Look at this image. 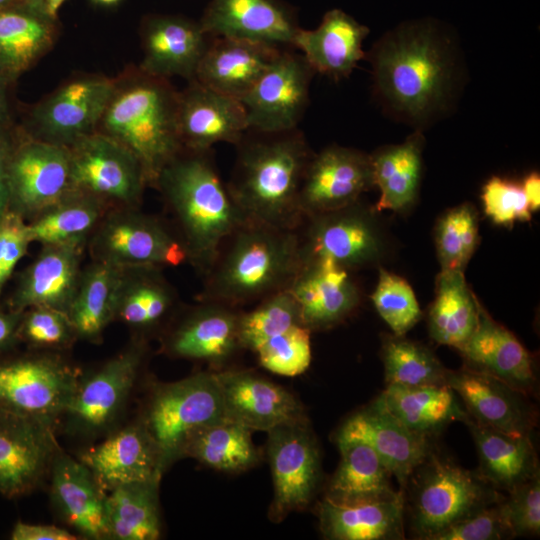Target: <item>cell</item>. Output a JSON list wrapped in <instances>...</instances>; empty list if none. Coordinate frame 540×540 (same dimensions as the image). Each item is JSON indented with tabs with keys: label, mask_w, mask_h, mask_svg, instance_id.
<instances>
[{
	"label": "cell",
	"mask_w": 540,
	"mask_h": 540,
	"mask_svg": "<svg viewBox=\"0 0 540 540\" xmlns=\"http://www.w3.org/2000/svg\"><path fill=\"white\" fill-rule=\"evenodd\" d=\"M376 400L406 428L431 438L451 422H464L468 416L448 384L386 385Z\"/></svg>",
	"instance_id": "36"
},
{
	"label": "cell",
	"mask_w": 540,
	"mask_h": 540,
	"mask_svg": "<svg viewBox=\"0 0 540 540\" xmlns=\"http://www.w3.org/2000/svg\"><path fill=\"white\" fill-rule=\"evenodd\" d=\"M365 58L384 112L415 130L447 114L463 84L458 44L434 20L402 23L375 42Z\"/></svg>",
	"instance_id": "1"
},
{
	"label": "cell",
	"mask_w": 540,
	"mask_h": 540,
	"mask_svg": "<svg viewBox=\"0 0 540 540\" xmlns=\"http://www.w3.org/2000/svg\"><path fill=\"white\" fill-rule=\"evenodd\" d=\"M99 215L98 197L73 189L29 224L32 241L43 245H83Z\"/></svg>",
	"instance_id": "43"
},
{
	"label": "cell",
	"mask_w": 540,
	"mask_h": 540,
	"mask_svg": "<svg viewBox=\"0 0 540 540\" xmlns=\"http://www.w3.org/2000/svg\"><path fill=\"white\" fill-rule=\"evenodd\" d=\"M225 419L215 373L201 372L160 387L151 399L144 426L157 448L162 471L182 455L194 432Z\"/></svg>",
	"instance_id": "7"
},
{
	"label": "cell",
	"mask_w": 540,
	"mask_h": 540,
	"mask_svg": "<svg viewBox=\"0 0 540 540\" xmlns=\"http://www.w3.org/2000/svg\"><path fill=\"white\" fill-rule=\"evenodd\" d=\"M9 81L0 76V134L11 130V107L9 99Z\"/></svg>",
	"instance_id": "58"
},
{
	"label": "cell",
	"mask_w": 540,
	"mask_h": 540,
	"mask_svg": "<svg viewBox=\"0 0 540 540\" xmlns=\"http://www.w3.org/2000/svg\"><path fill=\"white\" fill-rule=\"evenodd\" d=\"M251 432L246 426L227 418L194 432L186 441L182 455L220 471L247 470L258 461Z\"/></svg>",
	"instance_id": "42"
},
{
	"label": "cell",
	"mask_w": 540,
	"mask_h": 540,
	"mask_svg": "<svg viewBox=\"0 0 540 540\" xmlns=\"http://www.w3.org/2000/svg\"><path fill=\"white\" fill-rule=\"evenodd\" d=\"M159 268L136 267V274L126 277L117 309V314L126 323L138 327L154 326L174 306V291L158 271Z\"/></svg>",
	"instance_id": "45"
},
{
	"label": "cell",
	"mask_w": 540,
	"mask_h": 540,
	"mask_svg": "<svg viewBox=\"0 0 540 540\" xmlns=\"http://www.w3.org/2000/svg\"><path fill=\"white\" fill-rule=\"evenodd\" d=\"M341 460L330 480L326 497L335 501L386 498L396 495L391 486V473L366 443H337Z\"/></svg>",
	"instance_id": "40"
},
{
	"label": "cell",
	"mask_w": 540,
	"mask_h": 540,
	"mask_svg": "<svg viewBox=\"0 0 540 540\" xmlns=\"http://www.w3.org/2000/svg\"><path fill=\"white\" fill-rule=\"evenodd\" d=\"M479 311L480 302L468 287L464 271L440 270L428 312L430 337L458 350L476 330Z\"/></svg>",
	"instance_id": "38"
},
{
	"label": "cell",
	"mask_w": 540,
	"mask_h": 540,
	"mask_svg": "<svg viewBox=\"0 0 540 540\" xmlns=\"http://www.w3.org/2000/svg\"><path fill=\"white\" fill-rule=\"evenodd\" d=\"M301 265L298 230L246 221L220 245L200 301L236 308L287 289Z\"/></svg>",
	"instance_id": "4"
},
{
	"label": "cell",
	"mask_w": 540,
	"mask_h": 540,
	"mask_svg": "<svg viewBox=\"0 0 540 540\" xmlns=\"http://www.w3.org/2000/svg\"><path fill=\"white\" fill-rule=\"evenodd\" d=\"M315 71L301 53L284 48L241 99L248 126L261 131L298 128L309 104Z\"/></svg>",
	"instance_id": "12"
},
{
	"label": "cell",
	"mask_w": 540,
	"mask_h": 540,
	"mask_svg": "<svg viewBox=\"0 0 540 540\" xmlns=\"http://www.w3.org/2000/svg\"><path fill=\"white\" fill-rule=\"evenodd\" d=\"M335 440L336 443L361 441L368 444L402 491L413 471L434 451L431 437L406 428L377 400L351 415L337 431Z\"/></svg>",
	"instance_id": "16"
},
{
	"label": "cell",
	"mask_w": 540,
	"mask_h": 540,
	"mask_svg": "<svg viewBox=\"0 0 540 540\" xmlns=\"http://www.w3.org/2000/svg\"><path fill=\"white\" fill-rule=\"evenodd\" d=\"M407 485L412 530L423 540H430L474 510L503 498L478 472L434 451L413 471Z\"/></svg>",
	"instance_id": "6"
},
{
	"label": "cell",
	"mask_w": 540,
	"mask_h": 540,
	"mask_svg": "<svg viewBox=\"0 0 540 540\" xmlns=\"http://www.w3.org/2000/svg\"><path fill=\"white\" fill-rule=\"evenodd\" d=\"M210 39L199 21L176 15L150 16L142 26L140 68L153 76L192 81Z\"/></svg>",
	"instance_id": "25"
},
{
	"label": "cell",
	"mask_w": 540,
	"mask_h": 540,
	"mask_svg": "<svg viewBox=\"0 0 540 540\" xmlns=\"http://www.w3.org/2000/svg\"><path fill=\"white\" fill-rule=\"evenodd\" d=\"M372 211L357 201L306 217L298 229L301 262L327 259L348 271L377 262L384 243Z\"/></svg>",
	"instance_id": "9"
},
{
	"label": "cell",
	"mask_w": 540,
	"mask_h": 540,
	"mask_svg": "<svg viewBox=\"0 0 540 540\" xmlns=\"http://www.w3.org/2000/svg\"><path fill=\"white\" fill-rule=\"evenodd\" d=\"M479 458L478 473L498 491L510 492L539 474L530 434H512L480 424L467 416Z\"/></svg>",
	"instance_id": "34"
},
{
	"label": "cell",
	"mask_w": 540,
	"mask_h": 540,
	"mask_svg": "<svg viewBox=\"0 0 540 540\" xmlns=\"http://www.w3.org/2000/svg\"><path fill=\"white\" fill-rule=\"evenodd\" d=\"M210 37L293 48L300 29L293 8L281 0H211L199 20Z\"/></svg>",
	"instance_id": "19"
},
{
	"label": "cell",
	"mask_w": 540,
	"mask_h": 540,
	"mask_svg": "<svg viewBox=\"0 0 540 540\" xmlns=\"http://www.w3.org/2000/svg\"><path fill=\"white\" fill-rule=\"evenodd\" d=\"M82 246L44 245L38 257L22 273L8 301L9 310L24 312L33 307H49L68 314L81 279Z\"/></svg>",
	"instance_id": "27"
},
{
	"label": "cell",
	"mask_w": 540,
	"mask_h": 540,
	"mask_svg": "<svg viewBox=\"0 0 540 540\" xmlns=\"http://www.w3.org/2000/svg\"><path fill=\"white\" fill-rule=\"evenodd\" d=\"M178 98L179 92L168 79L141 68L133 70L116 80L97 130L129 149L153 185L163 167L183 148Z\"/></svg>",
	"instance_id": "5"
},
{
	"label": "cell",
	"mask_w": 540,
	"mask_h": 540,
	"mask_svg": "<svg viewBox=\"0 0 540 540\" xmlns=\"http://www.w3.org/2000/svg\"><path fill=\"white\" fill-rule=\"evenodd\" d=\"M531 211L540 207V176L537 172L528 174L521 183Z\"/></svg>",
	"instance_id": "59"
},
{
	"label": "cell",
	"mask_w": 540,
	"mask_h": 540,
	"mask_svg": "<svg viewBox=\"0 0 540 540\" xmlns=\"http://www.w3.org/2000/svg\"><path fill=\"white\" fill-rule=\"evenodd\" d=\"M381 353L386 385L416 387L447 384L449 370L429 348L404 335H386Z\"/></svg>",
	"instance_id": "44"
},
{
	"label": "cell",
	"mask_w": 540,
	"mask_h": 540,
	"mask_svg": "<svg viewBox=\"0 0 540 540\" xmlns=\"http://www.w3.org/2000/svg\"><path fill=\"white\" fill-rule=\"evenodd\" d=\"M422 132L415 130L402 143L370 154L374 186L380 192L373 211H402L414 203L422 176Z\"/></svg>",
	"instance_id": "37"
},
{
	"label": "cell",
	"mask_w": 540,
	"mask_h": 540,
	"mask_svg": "<svg viewBox=\"0 0 540 540\" xmlns=\"http://www.w3.org/2000/svg\"><path fill=\"white\" fill-rule=\"evenodd\" d=\"M249 128L241 100L192 80L178 98V130L182 146L212 149L221 142L235 145Z\"/></svg>",
	"instance_id": "22"
},
{
	"label": "cell",
	"mask_w": 540,
	"mask_h": 540,
	"mask_svg": "<svg viewBox=\"0 0 540 540\" xmlns=\"http://www.w3.org/2000/svg\"><path fill=\"white\" fill-rule=\"evenodd\" d=\"M508 523L514 536L539 535L540 476L520 484L502 500Z\"/></svg>",
	"instance_id": "53"
},
{
	"label": "cell",
	"mask_w": 540,
	"mask_h": 540,
	"mask_svg": "<svg viewBox=\"0 0 540 540\" xmlns=\"http://www.w3.org/2000/svg\"><path fill=\"white\" fill-rule=\"evenodd\" d=\"M236 147L228 190L249 222L298 230L303 223L298 197L313 152L299 128H248Z\"/></svg>",
	"instance_id": "2"
},
{
	"label": "cell",
	"mask_w": 540,
	"mask_h": 540,
	"mask_svg": "<svg viewBox=\"0 0 540 540\" xmlns=\"http://www.w3.org/2000/svg\"><path fill=\"white\" fill-rule=\"evenodd\" d=\"M371 299L378 314L395 335H405L421 317L418 301L409 283L382 268Z\"/></svg>",
	"instance_id": "48"
},
{
	"label": "cell",
	"mask_w": 540,
	"mask_h": 540,
	"mask_svg": "<svg viewBox=\"0 0 540 540\" xmlns=\"http://www.w3.org/2000/svg\"><path fill=\"white\" fill-rule=\"evenodd\" d=\"M141 358L142 349H130L79 381L65 414L84 430L94 431L107 425L129 394Z\"/></svg>",
	"instance_id": "32"
},
{
	"label": "cell",
	"mask_w": 540,
	"mask_h": 540,
	"mask_svg": "<svg viewBox=\"0 0 540 540\" xmlns=\"http://www.w3.org/2000/svg\"><path fill=\"white\" fill-rule=\"evenodd\" d=\"M44 1L46 2L47 0H44Z\"/></svg>",
	"instance_id": "64"
},
{
	"label": "cell",
	"mask_w": 540,
	"mask_h": 540,
	"mask_svg": "<svg viewBox=\"0 0 540 540\" xmlns=\"http://www.w3.org/2000/svg\"><path fill=\"white\" fill-rule=\"evenodd\" d=\"M267 433L274 486L271 516L279 521L312 500L321 476L320 453L307 419Z\"/></svg>",
	"instance_id": "13"
},
{
	"label": "cell",
	"mask_w": 540,
	"mask_h": 540,
	"mask_svg": "<svg viewBox=\"0 0 540 540\" xmlns=\"http://www.w3.org/2000/svg\"><path fill=\"white\" fill-rule=\"evenodd\" d=\"M303 325L298 305L287 289L270 294L248 312H240L238 331L243 349L254 350L269 338Z\"/></svg>",
	"instance_id": "46"
},
{
	"label": "cell",
	"mask_w": 540,
	"mask_h": 540,
	"mask_svg": "<svg viewBox=\"0 0 540 540\" xmlns=\"http://www.w3.org/2000/svg\"><path fill=\"white\" fill-rule=\"evenodd\" d=\"M227 418L251 431L307 419L301 403L287 390L250 371L215 373Z\"/></svg>",
	"instance_id": "23"
},
{
	"label": "cell",
	"mask_w": 540,
	"mask_h": 540,
	"mask_svg": "<svg viewBox=\"0 0 540 540\" xmlns=\"http://www.w3.org/2000/svg\"><path fill=\"white\" fill-rule=\"evenodd\" d=\"M19 0H0V9L7 7Z\"/></svg>",
	"instance_id": "62"
},
{
	"label": "cell",
	"mask_w": 540,
	"mask_h": 540,
	"mask_svg": "<svg viewBox=\"0 0 540 540\" xmlns=\"http://www.w3.org/2000/svg\"><path fill=\"white\" fill-rule=\"evenodd\" d=\"M304 326L312 331L331 328L352 314L360 291L350 271L327 259L301 262L288 287Z\"/></svg>",
	"instance_id": "21"
},
{
	"label": "cell",
	"mask_w": 540,
	"mask_h": 540,
	"mask_svg": "<svg viewBox=\"0 0 540 540\" xmlns=\"http://www.w3.org/2000/svg\"><path fill=\"white\" fill-rule=\"evenodd\" d=\"M458 351L466 366L489 374L528 396L535 391L536 373L530 353L513 333L494 321L481 304L478 326Z\"/></svg>",
	"instance_id": "29"
},
{
	"label": "cell",
	"mask_w": 540,
	"mask_h": 540,
	"mask_svg": "<svg viewBox=\"0 0 540 540\" xmlns=\"http://www.w3.org/2000/svg\"><path fill=\"white\" fill-rule=\"evenodd\" d=\"M76 334L67 313L49 308L33 307L23 312L19 340L35 347H59L68 344Z\"/></svg>",
	"instance_id": "51"
},
{
	"label": "cell",
	"mask_w": 540,
	"mask_h": 540,
	"mask_svg": "<svg viewBox=\"0 0 540 540\" xmlns=\"http://www.w3.org/2000/svg\"><path fill=\"white\" fill-rule=\"evenodd\" d=\"M172 332L168 350L175 356L221 364L238 349V308L214 301H200Z\"/></svg>",
	"instance_id": "33"
},
{
	"label": "cell",
	"mask_w": 540,
	"mask_h": 540,
	"mask_svg": "<svg viewBox=\"0 0 540 540\" xmlns=\"http://www.w3.org/2000/svg\"><path fill=\"white\" fill-rule=\"evenodd\" d=\"M446 383L463 401L474 421L512 434H530L536 410L528 395L468 366L449 370Z\"/></svg>",
	"instance_id": "20"
},
{
	"label": "cell",
	"mask_w": 540,
	"mask_h": 540,
	"mask_svg": "<svg viewBox=\"0 0 540 540\" xmlns=\"http://www.w3.org/2000/svg\"><path fill=\"white\" fill-rule=\"evenodd\" d=\"M403 491L386 498L335 501L318 505L320 529L332 540H395L404 538Z\"/></svg>",
	"instance_id": "31"
},
{
	"label": "cell",
	"mask_w": 540,
	"mask_h": 540,
	"mask_svg": "<svg viewBox=\"0 0 540 540\" xmlns=\"http://www.w3.org/2000/svg\"><path fill=\"white\" fill-rule=\"evenodd\" d=\"M91 1L102 6H113V5L118 4L122 0H91Z\"/></svg>",
	"instance_id": "61"
},
{
	"label": "cell",
	"mask_w": 540,
	"mask_h": 540,
	"mask_svg": "<svg viewBox=\"0 0 540 540\" xmlns=\"http://www.w3.org/2000/svg\"><path fill=\"white\" fill-rule=\"evenodd\" d=\"M154 185L178 222L188 262L204 275L223 241L247 221L219 174L213 149L183 147Z\"/></svg>",
	"instance_id": "3"
},
{
	"label": "cell",
	"mask_w": 540,
	"mask_h": 540,
	"mask_svg": "<svg viewBox=\"0 0 540 540\" xmlns=\"http://www.w3.org/2000/svg\"><path fill=\"white\" fill-rule=\"evenodd\" d=\"M367 26L340 9L327 11L312 30L300 29L292 46L299 50L315 73L335 81L349 77L365 58L363 41Z\"/></svg>",
	"instance_id": "28"
},
{
	"label": "cell",
	"mask_w": 540,
	"mask_h": 540,
	"mask_svg": "<svg viewBox=\"0 0 540 540\" xmlns=\"http://www.w3.org/2000/svg\"><path fill=\"white\" fill-rule=\"evenodd\" d=\"M310 334L306 326H294L263 342L254 353L268 371L288 377L300 375L311 363Z\"/></svg>",
	"instance_id": "49"
},
{
	"label": "cell",
	"mask_w": 540,
	"mask_h": 540,
	"mask_svg": "<svg viewBox=\"0 0 540 540\" xmlns=\"http://www.w3.org/2000/svg\"><path fill=\"white\" fill-rule=\"evenodd\" d=\"M116 80L87 75L59 86L34 106L28 136L69 147L98 130Z\"/></svg>",
	"instance_id": "11"
},
{
	"label": "cell",
	"mask_w": 540,
	"mask_h": 540,
	"mask_svg": "<svg viewBox=\"0 0 540 540\" xmlns=\"http://www.w3.org/2000/svg\"><path fill=\"white\" fill-rule=\"evenodd\" d=\"M66 0H47L46 1V5H47V10L48 12L54 16V17H57V13L60 9V7L62 6V4L65 2Z\"/></svg>",
	"instance_id": "60"
},
{
	"label": "cell",
	"mask_w": 540,
	"mask_h": 540,
	"mask_svg": "<svg viewBox=\"0 0 540 540\" xmlns=\"http://www.w3.org/2000/svg\"><path fill=\"white\" fill-rule=\"evenodd\" d=\"M13 540H75L77 536L54 525L17 522L12 529Z\"/></svg>",
	"instance_id": "55"
},
{
	"label": "cell",
	"mask_w": 540,
	"mask_h": 540,
	"mask_svg": "<svg viewBox=\"0 0 540 540\" xmlns=\"http://www.w3.org/2000/svg\"><path fill=\"white\" fill-rule=\"evenodd\" d=\"M52 426L0 410V493L8 499L34 490L51 463Z\"/></svg>",
	"instance_id": "18"
},
{
	"label": "cell",
	"mask_w": 540,
	"mask_h": 540,
	"mask_svg": "<svg viewBox=\"0 0 540 540\" xmlns=\"http://www.w3.org/2000/svg\"><path fill=\"white\" fill-rule=\"evenodd\" d=\"M478 216L463 203L449 209L437 222L435 244L441 270L464 271L478 244Z\"/></svg>",
	"instance_id": "47"
},
{
	"label": "cell",
	"mask_w": 540,
	"mask_h": 540,
	"mask_svg": "<svg viewBox=\"0 0 540 540\" xmlns=\"http://www.w3.org/2000/svg\"><path fill=\"white\" fill-rule=\"evenodd\" d=\"M126 282L124 268L100 261L81 277L68 316L75 333L82 338H99L116 316Z\"/></svg>",
	"instance_id": "39"
},
{
	"label": "cell",
	"mask_w": 540,
	"mask_h": 540,
	"mask_svg": "<svg viewBox=\"0 0 540 540\" xmlns=\"http://www.w3.org/2000/svg\"><path fill=\"white\" fill-rule=\"evenodd\" d=\"M6 132H7V131H6ZM4 133H5V132H4ZM2 134H3V133H2ZM2 134H0V136H1Z\"/></svg>",
	"instance_id": "63"
},
{
	"label": "cell",
	"mask_w": 540,
	"mask_h": 540,
	"mask_svg": "<svg viewBox=\"0 0 540 540\" xmlns=\"http://www.w3.org/2000/svg\"><path fill=\"white\" fill-rule=\"evenodd\" d=\"M102 490L133 483H159L157 448L144 425L129 426L80 456Z\"/></svg>",
	"instance_id": "26"
},
{
	"label": "cell",
	"mask_w": 540,
	"mask_h": 540,
	"mask_svg": "<svg viewBox=\"0 0 540 540\" xmlns=\"http://www.w3.org/2000/svg\"><path fill=\"white\" fill-rule=\"evenodd\" d=\"M374 187L370 154L333 144L311 156L300 186L303 219L350 206Z\"/></svg>",
	"instance_id": "15"
},
{
	"label": "cell",
	"mask_w": 540,
	"mask_h": 540,
	"mask_svg": "<svg viewBox=\"0 0 540 540\" xmlns=\"http://www.w3.org/2000/svg\"><path fill=\"white\" fill-rule=\"evenodd\" d=\"M158 483L118 486L105 496L108 537L155 540L160 536Z\"/></svg>",
	"instance_id": "41"
},
{
	"label": "cell",
	"mask_w": 540,
	"mask_h": 540,
	"mask_svg": "<svg viewBox=\"0 0 540 540\" xmlns=\"http://www.w3.org/2000/svg\"><path fill=\"white\" fill-rule=\"evenodd\" d=\"M7 181L9 210L37 217L73 190L68 148L31 136L14 141Z\"/></svg>",
	"instance_id": "10"
},
{
	"label": "cell",
	"mask_w": 540,
	"mask_h": 540,
	"mask_svg": "<svg viewBox=\"0 0 540 540\" xmlns=\"http://www.w3.org/2000/svg\"><path fill=\"white\" fill-rule=\"evenodd\" d=\"M89 469L69 456L54 459L52 492L66 520L91 539L108 537L105 496Z\"/></svg>",
	"instance_id": "35"
},
{
	"label": "cell",
	"mask_w": 540,
	"mask_h": 540,
	"mask_svg": "<svg viewBox=\"0 0 540 540\" xmlns=\"http://www.w3.org/2000/svg\"><path fill=\"white\" fill-rule=\"evenodd\" d=\"M481 198L485 214L498 225L531 219L532 211L521 183L493 176L483 186Z\"/></svg>",
	"instance_id": "52"
},
{
	"label": "cell",
	"mask_w": 540,
	"mask_h": 540,
	"mask_svg": "<svg viewBox=\"0 0 540 540\" xmlns=\"http://www.w3.org/2000/svg\"><path fill=\"white\" fill-rule=\"evenodd\" d=\"M97 240L101 261L123 268L178 266L188 262L182 240L151 216L116 215L104 224Z\"/></svg>",
	"instance_id": "17"
},
{
	"label": "cell",
	"mask_w": 540,
	"mask_h": 540,
	"mask_svg": "<svg viewBox=\"0 0 540 540\" xmlns=\"http://www.w3.org/2000/svg\"><path fill=\"white\" fill-rule=\"evenodd\" d=\"M23 312L0 311V354L10 350L18 341Z\"/></svg>",
	"instance_id": "57"
},
{
	"label": "cell",
	"mask_w": 540,
	"mask_h": 540,
	"mask_svg": "<svg viewBox=\"0 0 540 540\" xmlns=\"http://www.w3.org/2000/svg\"><path fill=\"white\" fill-rule=\"evenodd\" d=\"M282 49L246 40L211 37L194 80L241 100Z\"/></svg>",
	"instance_id": "30"
},
{
	"label": "cell",
	"mask_w": 540,
	"mask_h": 540,
	"mask_svg": "<svg viewBox=\"0 0 540 540\" xmlns=\"http://www.w3.org/2000/svg\"><path fill=\"white\" fill-rule=\"evenodd\" d=\"M503 498L474 510L430 540H499L515 537L504 511Z\"/></svg>",
	"instance_id": "50"
},
{
	"label": "cell",
	"mask_w": 540,
	"mask_h": 540,
	"mask_svg": "<svg viewBox=\"0 0 540 540\" xmlns=\"http://www.w3.org/2000/svg\"><path fill=\"white\" fill-rule=\"evenodd\" d=\"M67 148L73 189L126 203L140 198L148 183L144 169L121 143L95 131Z\"/></svg>",
	"instance_id": "14"
},
{
	"label": "cell",
	"mask_w": 540,
	"mask_h": 540,
	"mask_svg": "<svg viewBox=\"0 0 540 540\" xmlns=\"http://www.w3.org/2000/svg\"><path fill=\"white\" fill-rule=\"evenodd\" d=\"M77 373L58 359H0V410L52 426L65 414L79 384Z\"/></svg>",
	"instance_id": "8"
},
{
	"label": "cell",
	"mask_w": 540,
	"mask_h": 540,
	"mask_svg": "<svg viewBox=\"0 0 540 540\" xmlns=\"http://www.w3.org/2000/svg\"><path fill=\"white\" fill-rule=\"evenodd\" d=\"M32 242L29 224L8 210L0 219V294Z\"/></svg>",
	"instance_id": "54"
},
{
	"label": "cell",
	"mask_w": 540,
	"mask_h": 540,
	"mask_svg": "<svg viewBox=\"0 0 540 540\" xmlns=\"http://www.w3.org/2000/svg\"><path fill=\"white\" fill-rule=\"evenodd\" d=\"M11 130L0 136V219L9 210V188L7 181V161L13 145Z\"/></svg>",
	"instance_id": "56"
},
{
	"label": "cell",
	"mask_w": 540,
	"mask_h": 540,
	"mask_svg": "<svg viewBox=\"0 0 540 540\" xmlns=\"http://www.w3.org/2000/svg\"><path fill=\"white\" fill-rule=\"evenodd\" d=\"M58 17L44 0H19L0 9V76L14 83L54 46Z\"/></svg>",
	"instance_id": "24"
}]
</instances>
